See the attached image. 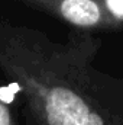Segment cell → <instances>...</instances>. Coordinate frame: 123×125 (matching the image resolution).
<instances>
[{"label": "cell", "instance_id": "obj_1", "mask_svg": "<svg viewBox=\"0 0 123 125\" xmlns=\"http://www.w3.org/2000/svg\"><path fill=\"white\" fill-rule=\"evenodd\" d=\"M101 41H65L0 21V73L18 89L29 125H123V79L94 64Z\"/></svg>", "mask_w": 123, "mask_h": 125}, {"label": "cell", "instance_id": "obj_2", "mask_svg": "<svg viewBox=\"0 0 123 125\" xmlns=\"http://www.w3.org/2000/svg\"><path fill=\"white\" fill-rule=\"evenodd\" d=\"M78 31L123 28V0H18Z\"/></svg>", "mask_w": 123, "mask_h": 125}, {"label": "cell", "instance_id": "obj_3", "mask_svg": "<svg viewBox=\"0 0 123 125\" xmlns=\"http://www.w3.org/2000/svg\"><path fill=\"white\" fill-rule=\"evenodd\" d=\"M0 125H19L10 108L0 97Z\"/></svg>", "mask_w": 123, "mask_h": 125}]
</instances>
